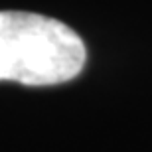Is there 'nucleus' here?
Segmentation results:
<instances>
[{
	"label": "nucleus",
	"mask_w": 152,
	"mask_h": 152,
	"mask_svg": "<svg viewBox=\"0 0 152 152\" xmlns=\"http://www.w3.org/2000/svg\"><path fill=\"white\" fill-rule=\"evenodd\" d=\"M85 44L59 20L0 12V81L45 87L71 81L85 65Z\"/></svg>",
	"instance_id": "nucleus-1"
}]
</instances>
